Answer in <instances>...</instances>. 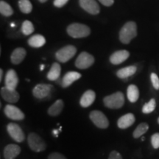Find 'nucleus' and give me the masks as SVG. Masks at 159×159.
<instances>
[{
	"mask_svg": "<svg viewBox=\"0 0 159 159\" xmlns=\"http://www.w3.org/2000/svg\"><path fill=\"white\" fill-rule=\"evenodd\" d=\"M80 77L81 75L77 71H69L63 76L61 81V85L63 88H67Z\"/></svg>",
	"mask_w": 159,
	"mask_h": 159,
	"instance_id": "17",
	"label": "nucleus"
},
{
	"mask_svg": "<svg viewBox=\"0 0 159 159\" xmlns=\"http://www.w3.org/2000/svg\"><path fill=\"white\" fill-rule=\"evenodd\" d=\"M99 2L102 3L103 5L106 6V7H109L114 4V0H99Z\"/></svg>",
	"mask_w": 159,
	"mask_h": 159,
	"instance_id": "35",
	"label": "nucleus"
},
{
	"mask_svg": "<svg viewBox=\"0 0 159 159\" xmlns=\"http://www.w3.org/2000/svg\"><path fill=\"white\" fill-rule=\"evenodd\" d=\"M1 96L4 100L9 103H16L19 100V94L16 91V89H12L4 86L1 88Z\"/></svg>",
	"mask_w": 159,
	"mask_h": 159,
	"instance_id": "11",
	"label": "nucleus"
},
{
	"mask_svg": "<svg viewBox=\"0 0 159 159\" xmlns=\"http://www.w3.org/2000/svg\"><path fill=\"white\" fill-rule=\"evenodd\" d=\"M39 1L40 2H41V3H44V2H46L47 1V0H39Z\"/></svg>",
	"mask_w": 159,
	"mask_h": 159,
	"instance_id": "38",
	"label": "nucleus"
},
{
	"mask_svg": "<svg viewBox=\"0 0 159 159\" xmlns=\"http://www.w3.org/2000/svg\"><path fill=\"white\" fill-rule=\"evenodd\" d=\"M77 52V49L75 46L68 45L60 49L55 53V57L59 62L66 63L75 56Z\"/></svg>",
	"mask_w": 159,
	"mask_h": 159,
	"instance_id": "5",
	"label": "nucleus"
},
{
	"mask_svg": "<svg viewBox=\"0 0 159 159\" xmlns=\"http://www.w3.org/2000/svg\"><path fill=\"white\" fill-rule=\"evenodd\" d=\"M103 103H104L105 106L108 108H121L125 104V96L122 92L117 91L116 93L104 97Z\"/></svg>",
	"mask_w": 159,
	"mask_h": 159,
	"instance_id": "3",
	"label": "nucleus"
},
{
	"mask_svg": "<svg viewBox=\"0 0 159 159\" xmlns=\"http://www.w3.org/2000/svg\"><path fill=\"white\" fill-rule=\"evenodd\" d=\"M144 137H142V141H144Z\"/></svg>",
	"mask_w": 159,
	"mask_h": 159,
	"instance_id": "39",
	"label": "nucleus"
},
{
	"mask_svg": "<svg viewBox=\"0 0 159 159\" xmlns=\"http://www.w3.org/2000/svg\"><path fill=\"white\" fill-rule=\"evenodd\" d=\"M150 80L154 89L156 90H159V78L158 75L156 73H152L150 75Z\"/></svg>",
	"mask_w": 159,
	"mask_h": 159,
	"instance_id": "31",
	"label": "nucleus"
},
{
	"mask_svg": "<svg viewBox=\"0 0 159 159\" xmlns=\"http://www.w3.org/2000/svg\"><path fill=\"white\" fill-rule=\"evenodd\" d=\"M27 55V52L22 47H18L15 49L11 55V61L12 63L18 65L21 63L25 59Z\"/></svg>",
	"mask_w": 159,
	"mask_h": 159,
	"instance_id": "19",
	"label": "nucleus"
},
{
	"mask_svg": "<svg viewBox=\"0 0 159 159\" xmlns=\"http://www.w3.org/2000/svg\"><path fill=\"white\" fill-rule=\"evenodd\" d=\"M5 114L9 119L13 120H23L25 119V114L18 107L13 105H7L4 108Z\"/></svg>",
	"mask_w": 159,
	"mask_h": 159,
	"instance_id": "9",
	"label": "nucleus"
},
{
	"mask_svg": "<svg viewBox=\"0 0 159 159\" xmlns=\"http://www.w3.org/2000/svg\"><path fill=\"white\" fill-rule=\"evenodd\" d=\"M7 130L10 136L11 137L15 142H22L25 139V135L20 128L19 125L15 123H9L7 126Z\"/></svg>",
	"mask_w": 159,
	"mask_h": 159,
	"instance_id": "8",
	"label": "nucleus"
},
{
	"mask_svg": "<svg viewBox=\"0 0 159 159\" xmlns=\"http://www.w3.org/2000/svg\"><path fill=\"white\" fill-rule=\"evenodd\" d=\"M63 106V101L62 99H57L48 109V114L52 116H56L62 112Z\"/></svg>",
	"mask_w": 159,
	"mask_h": 159,
	"instance_id": "20",
	"label": "nucleus"
},
{
	"mask_svg": "<svg viewBox=\"0 0 159 159\" xmlns=\"http://www.w3.org/2000/svg\"><path fill=\"white\" fill-rule=\"evenodd\" d=\"M21 148L17 144H10L5 148L4 157L5 159H15L21 153Z\"/></svg>",
	"mask_w": 159,
	"mask_h": 159,
	"instance_id": "15",
	"label": "nucleus"
},
{
	"mask_svg": "<svg viewBox=\"0 0 159 159\" xmlns=\"http://www.w3.org/2000/svg\"><path fill=\"white\" fill-rule=\"evenodd\" d=\"M137 35V26L134 21L125 23L119 31V40L124 44L130 43L131 40Z\"/></svg>",
	"mask_w": 159,
	"mask_h": 159,
	"instance_id": "1",
	"label": "nucleus"
},
{
	"mask_svg": "<svg viewBox=\"0 0 159 159\" xmlns=\"http://www.w3.org/2000/svg\"><path fill=\"white\" fill-rule=\"evenodd\" d=\"M158 123L159 124V117H158Z\"/></svg>",
	"mask_w": 159,
	"mask_h": 159,
	"instance_id": "40",
	"label": "nucleus"
},
{
	"mask_svg": "<svg viewBox=\"0 0 159 159\" xmlns=\"http://www.w3.org/2000/svg\"><path fill=\"white\" fill-rule=\"evenodd\" d=\"M46 43V39L43 35L36 34L28 39V44L33 48H40Z\"/></svg>",
	"mask_w": 159,
	"mask_h": 159,
	"instance_id": "22",
	"label": "nucleus"
},
{
	"mask_svg": "<svg viewBox=\"0 0 159 159\" xmlns=\"http://www.w3.org/2000/svg\"><path fill=\"white\" fill-rule=\"evenodd\" d=\"M48 159H67L63 154L59 153V152H52L49 154L48 156Z\"/></svg>",
	"mask_w": 159,
	"mask_h": 159,
	"instance_id": "32",
	"label": "nucleus"
},
{
	"mask_svg": "<svg viewBox=\"0 0 159 159\" xmlns=\"http://www.w3.org/2000/svg\"><path fill=\"white\" fill-rule=\"evenodd\" d=\"M108 159H122V157L119 152L116 150L112 151L109 155Z\"/></svg>",
	"mask_w": 159,
	"mask_h": 159,
	"instance_id": "33",
	"label": "nucleus"
},
{
	"mask_svg": "<svg viewBox=\"0 0 159 159\" xmlns=\"http://www.w3.org/2000/svg\"><path fill=\"white\" fill-rule=\"evenodd\" d=\"M156 99L154 98L151 99L150 101L148 103L144 105L142 108V112L144 113L145 114H148L152 113L155 109H156Z\"/></svg>",
	"mask_w": 159,
	"mask_h": 159,
	"instance_id": "29",
	"label": "nucleus"
},
{
	"mask_svg": "<svg viewBox=\"0 0 159 159\" xmlns=\"http://www.w3.org/2000/svg\"><path fill=\"white\" fill-rule=\"evenodd\" d=\"M130 56V52L127 50H119L111 55L110 62L114 65H119L125 62Z\"/></svg>",
	"mask_w": 159,
	"mask_h": 159,
	"instance_id": "13",
	"label": "nucleus"
},
{
	"mask_svg": "<svg viewBox=\"0 0 159 159\" xmlns=\"http://www.w3.org/2000/svg\"><path fill=\"white\" fill-rule=\"evenodd\" d=\"M2 76H3V70L2 69H0V81H2Z\"/></svg>",
	"mask_w": 159,
	"mask_h": 159,
	"instance_id": "36",
	"label": "nucleus"
},
{
	"mask_svg": "<svg viewBox=\"0 0 159 159\" xmlns=\"http://www.w3.org/2000/svg\"><path fill=\"white\" fill-rule=\"evenodd\" d=\"M137 68L135 66H129L117 71L116 76L120 79L128 78L129 77L133 76L136 72Z\"/></svg>",
	"mask_w": 159,
	"mask_h": 159,
	"instance_id": "21",
	"label": "nucleus"
},
{
	"mask_svg": "<svg viewBox=\"0 0 159 159\" xmlns=\"http://www.w3.org/2000/svg\"><path fill=\"white\" fill-rule=\"evenodd\" d=\"M135 121H136V118L134 115L131 113H128V114L123 115L118 119L117 125L119 128L126 129L134 125Z\"/></svg>",
	"mask_w": 159,
	"mask_h": 159,
	"instance_id": "16",
	"label": "nucleus"
},
{
	"mask_svg": "<svg viewBox=\"0 0 159 159\" xmlns=\"http://www.w3.org/2000/svg\"><path fill=\"white\" fill-rule=\"evenodd\" d=\"M52 88L53 86L51 85L40 83L35 85L33 89V94L38 99H44L50 94Z\"/></svg>",
	"mask_w": 159,
	"mask_h": 159,
	"instance_id": "10",
	"label": "nucleus"
},
{
	"mask_svg": "<svg viewBox=\"0 0 159 159\" xmlns=\"http://www.w3.org/2000/svg\"><path fill=\"white\" fill-rule=\"evenodd\" d=\"M127 97L130 102L134 103L139 98V90L136 85L131 84L127 89Z\"/></svg>",
	"mask_w": 159,
	"mask_h": 159,
	"instance_id": "23",
	"label": "nucleus"
},
{
	"mask_svg": "<svg viewBox=\"0 0 159 159\" xmlns=\"http://www.w3.org/2000/svg\"><path fill=\"white\" fill-rule=\"evenodd\" d=\"M90 119L95 126L101 129H105L108 127L109 121L106 116L99 111H93L89 115Z\"/></svg>",
	"mask_w": 159,
	"mask_h": 159,
	"instance_id": "6",
	"label": "nucleus"
},
{
	"mask_svg": "<svg viewBox=\"0 0 159 159\" xmlns=\"http://www.w3.org/2000/svg\"><path fill=\"white\" fill-rule=\"evenodd\" d=\"M95 99H96V94L94 91L93 90H88L81 97L80 104L83 108H88L94 103Z\"/></svg>",
	"mask_w": 159,
	"mask_h": 159,
	"instance_id": "18",
	"label": "nucleus"
},
{
	"mask_svg": "<svg viewBox=\"0 0 159 159\" xmlns=\"http://www.w3.org/2000/svg\"><path fill=\"white\" fill-rule=\"evenodd\" d=\"M69 0H55L54 5L57 7H62L68 2Z\"/></svg>",
	"mask_w": 159,
	"mask_h": 159,
	"instance_id": "34",
	"label": "nucleus"
},
{
	"mask_svg": "<svg viewBox=\"0 0 159 159\" xmlns=\"http://www.w3.org/2000/svg\"><path fill=\"white\" fill-rule=\"evenodd\" d=\"M80 7L83 10L92 15H97L99 13V6L95 0H79Z\"/></svg>",
	"mask_w": 159,
	"mask_h": 159,
	"instance_id": "12",
	"label": "nucleus"
},
{
	"mask_svg": "<svg viewBox=\"0 0 159 159\" xmlns=\"http://www.w3.org/2000/svg\"><path fill=\"white\" fill-rule=\"evenodd\" d=\"M27 142H28L30 148L34 152H42L47 148V145L43 139L35 133H31L28 135Z\"/></svg>",
	"mask_w": 159,
	"mask_h": 159,
	"instance_id": "4",
	"label": "nucleus"
},
{
	"mask_svg": "<svg viewBox=\"0 0 159 159\" xmlns=\"http://www.w3.org/2000/svg\"><path fill=\"white\" fill-rule=\"evenodd\" d=\"M0 13L4 16L8 17L13 15V11L9 4H7L5 1H1L0 2Z\"/></svg>",
	"mask_w": 159,
	"mask_h": 159,
	"instance_id": "26",
	"label": "nucleus"
},
{
	"mask_svg": "<svg viewBox=\"0 0 159 159\" xmlns=\"http://www.w3.org/2000/svg\"><path fill=\"white\" fill-rule=\"evenodd\" d=\"M19 6L20 11L26 14H28L33 10V5L30 0H19Z\"/></svg>",
	"mask_w": 159,
	"mask_h": 159,
	"instance_id": "27",
	"label": "nucleus"
},
{
	"mask_svg": "<svg viewBox=\"0 0 159 159\" xmlns=\"http://www.w3.org/2000/svg\"><path fill=\"white\" fill-rule=\"evenodd\" d=\"M44 66H45L44 65H43V64H41V68H40V70H41V71H42L43 69H44Z\"/></svg>",
	"mask_w": 159,
	"mask_h": 159,
	"instance_id": "37",
	"label": "nucleus"
},
{
	"mask_svg": "<svg viewBox=\"0 0 159 159\" xmlns=\"http://www.w3.org/2000/svg\"><path fill=\"white\" fill-rule=\"evenodd\" d=\"M94 63V57L86 52H83L75 61V66L80 69H85L91 66Z\"/></svg>",
	"mask_w": 159,
	"mask_h": 159,
	"instance_id": "7",
	"label": "nucleus"
},
{
	"mask_svg": "<svg viewBox=\"0 0 159 159\" xmlns=\"http://www.w3.org/2000/svg\"><path fill=\"white\" fill-rule=\"evenodd\" d=\"M5 86L7 87V88L16 89L18 85V83H19V77H18L15 70H13V69H9L7 71L5 76Z\"/></svg>",
	"mask_w": 159,
	"mask_h": 159,
	"instance_id": "14",
	"label": "nucleus"
},
{
	"mask_svg": "<svg viewBox=\"0 0 159 159\" xmlns=\"http://www.w3.org/2000/svg\"><path fill=\"white\" fill-rule=\"evenodd\" d=\"M21 32L24 35H30L34 32V26L31 21L26 20L21 25Z\"/></svg>",
	"mask_w": 159,
	"mask_h": 159,
	"instance_id": "28",
	"label": "nucleus"
},
{
	"mask_svg": "<svg viewBox=\"0 0 159 159\" xmlns=\"http://www.w3.org/2000/svg\"><path fill=\"white\" fill-rule=\"evenodd\" d=\"M61 67L58 63H54L52 65L50 69H49L48 74H47V78L51 81H55L58 79L61 75Z\"/></svg>",
	"mask_w": 159,
	"mask_h": 159,
	"instance_id": "24",
	"label": "nucleus"
},
{
	"mask_svg": "<svg viewBox=\"0 0 159 159\" xmlns=\"http://www.w3.org/2000/svg\"><path fill=\"white\" fill-rule=\"evenodd\" d=\"M67 33L74 39H81L89 36L91 30L87 25L80 23H73L67 27Z\"/></svg>",
	"mask_w": 159,
	"mask_h": 159,
	"instance_id": "2",
	"label": "nucleus"
},
{
	"mask_svg": "<svg viewBox=\"0 0 159 159\" xmlns=\"http://www.w3.org/2000/svg\"><path fill=\"white\" fill-rule=\"evenodd\" d=\"M151 144L154 149L159 148V133L154 134L151 136Z\"/></svg>",
	"mask_w": 159,
	"mask_h": 159,
	"instance_id": "30",
	"label": "nucleus"
},
{
	"mask_svg": "<svg viewBox=\"0 0 159 159\" xmlns=\"http://www.w3.org/2000/svg\"><path fill=\"white\" fill-rule=\"evenodd\" d=\"M148 129L149 125L148 123H141V124H139L138 126L136 127V128L135 129V130L134 131V134H133V136H134L135 139L140 138V137H142L143 135L148 132Z\"/></svg>",
	"mask_w": 159,
	"mask_h": 159,
	"instance_id": "25",
	"label": "nucleus"
}]
</instances>
